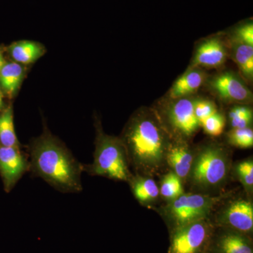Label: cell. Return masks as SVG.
Listing matches in <instances>:
<instances>
[{
	"mask_svg": "<svg viewBox=\"0 0 253 253\" xmlns=\"http://www.w3.org/2000/svg\"><path fill=\"white\" fill-rule=\"evenodd\" d=\"M129 166L138 175L159 174L166 164L172 139L157 111L141 109L130 118L121 136Z\"/></svg>",
	"mask_w": 253,
	"mask_h": 253,
	"instance_id": "cell-1",
	"label": "cell"
},
{
	"mask_svg": "<svg viewBox=\"0 0 253 253\" xmlns=\"http://www.w3.org/2000/svg\"><path fill=\"white\" fill-rule=\"evenodd\" d=\"M29 172L62 193L83 191V164L59 138L44 126L42 134L27 146Z\"/></svg>",
	"mask_w": 253,
	"mask_h": 253,
	"instance_id": "cell-2",
	"label": "cell"
},
{
	"mask_svg": "<svg viewBox=\"0 0 253 253\" xmlns=\"http://www.w3.org/2000/svg\"><path fill=\"white\" fill-rule=\"evenodd\" d=\"M231 166L229 151L224 146L216 143L205 145L195 151L187 181L201 194L211 195L224 185Z\"/></svg>",
	"mask_w": 253,
	"mask_h": 253,
	"instance_id": "cell-3",
	"label": "cell"
},
{
	"mask_svg": "<svg viewBox=\"0 0 253 253\" xmlns=\"http://www.w3.org/2000/svg\"><path fill=\"white\" fill-rule=\"evenodd\" d=\"M95 126L96 136L94 161L91 164L83 165V172L90 175L129 182L133 175L121 138L106 134L99 121H96Z\"/></svg>",
	"mask_w": 253,
	"mask_h": 253,
	"instance_id": "cell-4",
	"label": "cell"
},
{
	"mask_svg": "<svg viewBox=\"0 0 253 253\" xmlns=\"http://www.w3.org/2000/svg\"><path fill=\"white\" fill-rule=\"evenodd\" d=\"M226 198L223 194L212 196L201 193H184L168 202L163 208L162 216L169 232L195 221L211 218L214 208Z\"/></svg>",
	"mask_w": 253,
	"mask_h": 253,
	"instance_id": "cell-5",
	"label": "cell"
},
{
	"mask_svg": "<svg viewBox=\"0 0 253 253\" xmlns=\"http://www.w3.org/2000/svg\"><path fill=\"white\" fill-rule=\"evenodd\" d=\"M196 99L187 97L172 99L160 118L174 140L188 142L194 137L201 125L194 112Z\"/></svg>",
	"mask_w": 253,
	"mask_h": 253,
	"instance_id": "cell-6",
	"label": "cell"
},
{
	"mask_svg": "<svg viewBox=\"0 0 253 253\" xmlns=\"http://www.w3.org/2000/svg\"><path fill=\"white\" fill-rule=\"evenodd\" d=\"M214 222L211 218L195 221L169 233L168 253H206L209 249Z\"/></svg>",
	"mask_w": 253,
	"mask_h": 253,
	"instance_id": "cell-7",
	"label": "cell"
},
{
	"mask_svg": "<svg viewBox=\"0 0 253 253\" xmlns=\"http://www.w3.org/2000/svg\"><path fill=\"white\" fill-rule=\"evenodd\" d=\"M213 222L216 226L227 228L253 238L252 201L244 198L231 200L223 206Z\"/></svg>",
	"mask_w": 253,
	"mask_h": 253,
	"instance_id": "cell-8",
	"label": "cell"
},
{
	"mask_svg": "<svg viewBox=\"0 0 253 253\" xmlns=\"http://www.w3.org/2000/svg\"><path fill=\"white\" fill-rule=\"evenodd\" d=\"M211 90L223 101L246 105L252 101L253 94L242 78L235 73L226 71L214 76L209 82Z\"/></svg>",
	"mask_w": 253,
	"mask_h": 253,
	"instance_id": "cell-9",
	"label": "cell"
},
{
	"mask_svg": "<svg viewBox=\"0 0 253 253\" xmlns=\"http://www.w3.org/2000/svg\"><path fill=\"white\" fill-rule=\"evenodd\" d=\"M21 149L0 146V176L6 193L12 191L22 176L29 172L28 155Z\"/></svg>",
	"mask_w": 253,
	"mask_h": 253,
	"instance_id": "cell-10",
	"label": "cell"
},
{
	"mask_svg": "<svg viewBox=\"0 0 253 253\" xmlns=\"http://www.w3.org/2000/svg\"><path fill=\"white\" fill-rule=\"evenodd\" d=\"M208 251L214 253H253V238L227 228L215 226Z\"/></svg>",
	"mask_w": 253,
	"mask_h": 253,
	"instance_id": "cell-11",
	"label": "cell"
},
{
	"mask_svg": "<svg viewBox=\"0 0 253 253\" xmlns=\"http://www.w3.org/2000/svg\"><path fill=\"white\" fill-rule=\"evenodd\" d=\"M194 156L195 151L189 143L172 139L166 156V164L184 182L189 178Z\"/></svg>",
	"mask_w": 253,
	"mask_h": 253,
	"instance_id": "cell-12",
	"label": "cell"
},
{
	"mask_svg": "<svg viewBox=\"0 0 253 253\" xmlns=\"http://www.w3.org/2000/svg\"><path fill=\"white\" fill-rule=\"evenodd\" d=\"M226 51L219 38H211L200 44L195 53L192 68H217L225 62Z\"/></svg>",
	"mask_w": 253,
	"mask_h": 253,
	"instance_id": "cell-13",
	"label": "cell"
},
{
	"mask_svg": "<svg viewBox=\"0 0 253 253\" xmlns=\"http://www.w3.org/2000/svg\"><path fill=\"white\" fill-rule=\"evenodd\" d=\"M26 75V68L23 65L6 61L0 69V89L6 97H14L22 84Z\"/></svg>",
	"mask_w": 253,
	"mask_h": 253,
	"instance_id": "cell-14",
	"label": "cell"
},
{
	"mask_svg": "<svg viewBox=\"0 0 253 253\" xmlns=\"http://www.w3.org/2000/svg\"><path fill=\"white\" fill-rule=\"evenodd\" d=\"M7 52L13 61L25 66L36 62L45 54L46 49L37 42L20 41L10 44Z\"/></svg>",
	"mask_w": 253,
	"mask_h": 253,
	"instance_id": "cell-15",
	"label": "cell"
},
{
	"mask_svg": "<svg viewBox=\"0 0 253 253\" xmlns=\"http://www.w3.org/2000/svg\"><path fill=\"white\" fill-rule=\"evenodd\" d=\"M204 79V73L201 70L194 68L188 70L173 84L169 91V97L171 99L187 97L201 87Z\"/></svg>",
	"mask_w": 253,
	"mask_h": 253,
	"instance_id": "cell-16",
	"label": "cell"
},
{
	"mask_svg": "<svg viewBox=\"0 0 253 253\" xmlns=\"http://www.w3.org/2000/svg\"><path fill=\"white\" fill-rule=\"evenodd\" d=\"M129 183L134 197L141 204H154L159 198V187L151 176L136 174Z\"/></svg>",
	"mask_w": 253,
	"mask_h": 253,
	"instance_id": "cell-17",
	"label": "cell"
},
{
	"mask_svg": "<svg viewBox=\"0 0 253 253\" xmlns=\"http://www.w3.org/2000/svg\"><path fill=\"white\" fill-rule=\"evenodd\" d=\"M0 146L21 148L15 131L14 109L11 104L0 111Z\"/></svg>",
	"mask_w": 253,
	"mask_h": 253,
	"instance_id": "cell-18",
	"label": "cell"
},
{
	"mask_svg": "<svg viewBox=\"0 0 253 253\" xmlns=\"http://www.w3.org/2000/svg\"><path fill=\"white\" fill-rule=\"evenodd\" d=\"M233 59L237 64L243 77L248 81L253 78V46L233 41Z\"/></svg>",
	"mask_w": 253,
	"mask_h": 253,
	"instance_id": "cell-19",
	"label": "cell"
},
{
	"mask_svg": "<svg viewBox=\"0 0 253 253\" xmlns=\"http://www.w3.org/2000/svg\"><path fill=\"white\" fill-rule=\"evenodd\" d=\"M159 191L160 196L169 202L184 194L183 181L175 173L169 171L163 176Z\"/></svg>",
	"mask_w": 253,
	"mask_h": 253,
	"instance_id": "cell-20",
	"label": "cell"
},
{
	"mask_svg": "<svg viewBox=\"0 0 253 253\" xmlns=\"http://www.w3.org/2000/svg\"><path fill=\"white\" fill-rule=\"evenodd\" d=\"M229 118L232 129L251 127L253 123V111L246 105H237L231 109Z\"/></svg>",
	"mask_w": 253,
	"mask_h": 253,
	"instance_id": "cell-21",
	"label": "cell"
},
{
	"mask_svg": "<svg viewBox=\"0 0 253 253\" xmlns=\"http://www.w3.org/2000/svg\"><path fill=\"white\" fill-rule=\"evenodd\" d=\"M227 141L231 146L240 149H250L253 146V130L251 127L232 129L227 134Z\"/></svg>",
	"mask_w": 253,
	"mask_h": 253,
	"instance_id": "cell-22",
	"label": "cell"
},
{
	"mask_svg": "<svg viewBox=\"0 0 253 253\" xmlns=\"http://www.w3.org/2000/svg\"><path fill=\"white\" fill-rule=\"evenodd\" d=\"M236 175L248 194H253V161L252 158L245 160L237 163L235 168Z\"/></svg>",
	"mask_w": 253,
	"mask_h": 253,
	"instance_id": "cell-23",
	"label": "cell"
},
{
	"mask_svg": "<svg viewBox=\"0 0 253 253\" xmlns=\"http://www.w3.org/2000/svg\"><path fill=\"white\" fill-rule=\"evenodd\" d=\"M225 124V117L217 111L201 122V126L208 135L218 136L222 134Z\"/></svg>",
	"mask_w": 253,
	"mask_h": 253,
	"instance_id": "cell-24",
	"label": "cell"
},
{
	"mask_svg": "<svg viewBox=\"0 0 253 253\" xmlns=\"http://www.w3.org/2000/svg\"><path fill=\"white\" fill-rule=\"evenodd\" d=\"M217 111V106L212 101L206 99H196L195 101V115L199 121L200 125L204 120Z\"/></svg>",
	"mask_w": 253,
	"mask_h": 253,
	"instance_id": "cell-25",
	"label": "cell"
},
{
	"mask_svg": "<svg viewBox=\"0 0 253 253\" xmlns=\"http://www.w3.org/2000/svg\"><path fill=\"white\" fill-rule=\"evenodd\" d=\"M233 41L253 46V24L252 21L244 23L236 28Z\"/></svg>",
	"mask_w": 253,
	"mask_h": 253,
	"instance_id": "cell-26",
	"label": "cell"
},
{
	"mask_svg": "<svg viewBox=\"0 0 253 253\" xmlns=\"http://www.w3.org/2000/svg\"><path fill=\"white\" fill-rule=\"evenodd\" d=\"M6 61L4 57V49L1 48V46H0V69H1Z\"/></svg>",
	"mask_w": 253,
	"mask_h": 253,
	"instance_id": "cell-27",
	"label": "cell"
},
{
	"mask_svg": "<svg viewBox=\"0 0 253 253\" xmlns=\"http://www.w3.org/2000/svg\"><path fill=\"white\" fill-rule=\"evenodd\" d=\"M4 93H3L1 89H0V111H2V110L4 109L5 106H6V105L4 104Z\"/></svg>",
	"mask_w": 253,
	"mask_h": 253,
	"instance_id": "cell-28",
	"label": "cell"
},
{
	"mask_svg": "<svg viewBox=\"0 0 253 253\" xmlns=\"http://www.w3.org/2000/svg\"><path fill=\"white\" fill-rule=\"evenodd\" d=\"M206 253H214L211 252V251H208V252Z\"/></svg>",
	"mask_w": 253,
	"mask_h": 253,
	"instance_id": "cell-29",
	"label": "cell"
}]
</instances>
